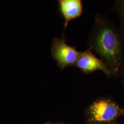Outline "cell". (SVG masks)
Here are the masks:
<instances>
[{
	"label": "cell",
	"instance_id": "1",
	"mask_svg": "<svg viewBox=\"0 0 124 124\" xmlns=\"http://www.w3.org/2000/svg\"><path fill=\"white\" fill-rule=\"evenodd\" d=\"M123 35L106 19L97 17L90 39V49L108 65L112 75H117L124 66Z\"/></svg>",
	"mask_w": 124,
	"mask_h": 124
},
{
	"label": "cell",
	"instance_id": "2",
	"mask_svg": "<svg viewBox=\"0 0 124 124\" xmlns=\"http://www.w3.org/2000/svg\"><path fill=\"white\" fill-rule=\"evenodd\" d=\"M84 116L86 124H111L124 116V108L113 99L102 97L88 106Z\"/></svg>",
	"mask_w": 124,
	"mask_h": 124
},
{
	"label": "cell",
	"instance_id": "3",
	"mask_svg": "<svg viewBox=\"0 0 124 124\" xmlns=\"http://www.w3.org/2000/svg\"><path fill=\"white\" fill-rule=\"evenodd\" d=\"M51 50L52 58L61 70L75 66L81 54L75 47L68 44L64 38H54Z\"/></svg>",
	"mask_w": 124,
	"mask_h": 124
},
{
	"label": "cell",
	"instance_id": "4",
	"mask_svg": "<svg viewBox=\"0 0 124 124\" xmlns=\"http://www.w3.org/2000/svg\"><path fill=\"white\" fill-rule=\"evenodd\" d=\"M75 66L85 74L101 71L108 77L113 75L108 65L102 59L97 58L90 48L81 52Z\"/></svg>",
	"mask_w": 124,
	"mask_h": 124
},
{
	"label": "cell",
	"instance_id": "5",
	"mask_svg": "<svg viewBox=\"0 0 124 124\" xmlns=\"http://www.w3.org/2000/svg\"><path fill=\"white\" fill-rule=\"evenodd\" d=\"M59 9L64 18V32L70 21L79 17L83 13V3L80 0H59Z\"/></svg>",
	"mask_w": 124,
	"mask_h": 124
},
{
	"label": "cell",
	"instance_id": "6",
	"mask_svg": "<svg viewBox=\"0 0 124 124\" xmlns=\"http://www.w3.org/2000/svg\"><path fill=\"white\" fill-rule=\"evenodd\" d=\"M118 7L119 9H120V12L122 18V23H123L124 27V33L122 35L124 36V1H120L118 2Z\"/></svg>",
	"mask_w": 124,
	"mask_h": 124
},
{
	"label": "cell",
	"instance_id": "7",
	"mask_svg": "<svg viewBox=\"0 0 124 124\" xmlns=\"http://www.w3.org/2000/svg\"><path fill=\"white\" fill-rule=\"evenodd\" d=\"M44 124H66L64 123H62V122H49L47 123H46Z\"/></svg>",
	"mask_w": 124,
	"mask_h": 124
},
{
	"label": "cell",
	"instance_id": "8",
	"mask_svg": "<svg viewBox=\"0 0 124 124\" xmlns=\"http://www.w3.org/2000/svg\"><path fill=\"white\" fill-rule=\"evenodd\" d=\"M122 73H123V77H122V82H123V83L124 84V66L123 67V69L122 70Z\"/></svg>",
	"mask_w": 124,
	"mask_h": 124
},
{
	"label": "cell",
	"instance_id": "9",
	"mask_svg": "<svg viewBox=\"0 0 124 124\" xmlns=\"http://www.w3.org/2000/svg\"><path fill=\"white\" fill-rule=\"evenodd\" d=\"M118 124L117 122H114V123H113V124Z\"/></svg>",
	"mask_w": 124,
	"mask_h": 124
}]
</instances>
